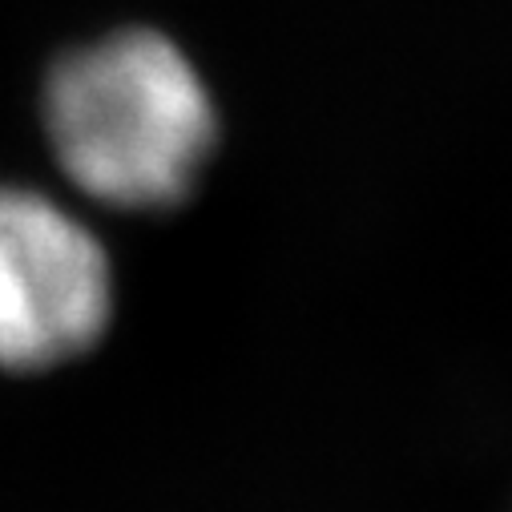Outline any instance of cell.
<instances>
[{
	"label": "cell",
	"mask_w": 512,
	"mask_h": 512,
	"mask_svg": "<svg viewBox=\"0 0 512 512\" xmlns=\"http://www.w3.org/2000/svg\"><path fill=\"white\" fill-rule=\"evenodd\" d=\"M41 121L65 182L109 210L186 202L218 146L198 65L142 25L65 49L45 73Z\"/></svg>",
	"instance_id": "cell-1"
},
{
	"label": "cell",
	"mask_w": 512,
	"mask_h": 512,
	"mask_svg": "<svg viewBox=\"0 0 512 512\" xmlns=\"http://www.w3.org/2000/svg\"><path fill=\"white\" fill-rule=\"evenodd\" d=\"M113 319V263L101 238L53 194L0 182V367L49 371L101 343Z\"/></svg>",
	"instance_id": "cell-2"
}]
</instances>
